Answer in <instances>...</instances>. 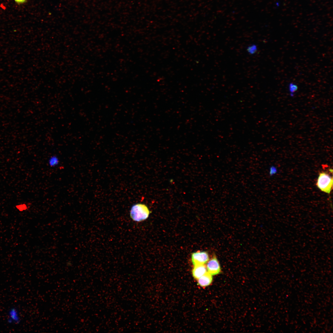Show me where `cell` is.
<instances>
[{"label":"cell","mask_w":333,"mask_h":333,"mask_svg":"<svg viewBox=\"0 0 333 333\" xmlns=\"http://www.w3.org/2000/svg\"><path fill=\"white\" fill-rule=\"evenodd\" d=\"M16 208L19 211L22 212L27 210L28 207L25 204H19L15 206Z\"/></svg>","instance_id":"cell-9"},{"label":"cell","mask_w":333,"mask_h":333,"mask_svg":"<svg viewBox=\"0 0 333 333\" xmlns=\"http://www.w3.org/2000/svg\"><path fill=\"white\" fill-rule=\"evenodd\" d=\"M192 262L193 265L204 264L208 261L209 257L208 253L206 251H197L193 253L191 255Z\"/></svg>","instance_id":"cell-3"},{"label":"cell","mask_w":333,"mask_h":333,"mask_svg":"<svg viewBox=\"0 0 333 333\" xmlns=\"http://www.w3.org/2000/svg\"><path fill=\"white\" fill-rule=\"evenodd\" d=\"M288 88L290 96L293 97L294 93L298 90V87L296 84L291 83L289 84Z\"/></svg>","instance_id":"cell-8"},{"label":"cell","mask_w":333,"mask_h":333,"mask_svg":"<svg viewBox=\"0 0 333 333\" xmlns=\"http://www.w3.org/2000/svg\"><path fill=\"white\" fill-rule=\"evenodd\" d=\"M316 185L322 191L330 194L333 188V178L328 173L322 172L319 174Z\"/></svg>","instance_id":"cell-2"},{"label":"cell","mask_w":333,"mask_h":333,"mask_svg":"<svg viewBox=\"0 0 333 333\" xmlns=\"http://www.w3.org/2000/svg\"><path fill=\"white\" fill-rule=\"evenodd\" d=\"M207 272L206 266L205 264L194 265L192 271L193 277L197 279Z\"/></svg>","instance_id":"cell-6"},{"label":"cell","mask_w":333,"mask_h":333,"mask_svg":"<svg viewBox=\"0 0 333 333\" xmlns=\"http://www.w3.org/2000/svg\"><path fill=\"white\" fill-rule=\"evenodd\" d=\"M7 322L10 324H18L21 321V317L17 309L14 307L10 308L8 312Z\"/></svg>","instance_id":"cell-5"},{"label":"cell","mask_w":333,"mask_h":333,"mask_svg":"<svg viewBox=\"0 0 333 333\" xmlns=\"http://www.w3.org/2000/svg\"><path fill=\"white\" fill-rule=\"evenodd\" d=\"M53 158H52L51 160V163L52 165L54 164H55L56 163L55 162H56L57 160L55 158V157H53Z\"/></svg>","instance_id":"cell-11"},{"label":"cell","mask_w":333,"mask_h":333,"mask_svg":"<svg viewBox=\"0 0 333 333\" xmlns=\"http://www.w3.org/2000/svg\"><path fill=\"white\" fill-rule=\"evenodd\" d=\"M212 276L207 272L197 279L198 284L202 287H206L209 286L212 281Z\"/></svg>","instance_id":"cell-7"},{"label":"cell","mask_w":333,"mask_h":333,"mask_svg":"<svg viewBox=\"0 0 333 333\" xmlns=\"http://www.w3.org/2000/svg\"><path fill=\"white\" fill-rule=\"evenodd\" d=\"M26 0H14V1L17 3H22L25 2Z\"/></svg>","instance_id":"cell-12"},{"label":"cell","mask_w":333,"mask_h":333,"mask_svg":"<svg viewBox=\"0 0 333 333\" xmlns=\"http://www.w3.org/2000/svg\"><path fill=\"white\" fill-rule=\"evenodd\" d=\"M150 213V212L146 205L138 203L132 207L130 212V216L134 221L140 222L146 219Z\"/></svg>","instance_id":"cell-1"},{"label":"cell","mask_w":333,"mask_h":333,"mask_svg":"<svg viewBox=\"0 0 333 333\" xmlns=\"http://www.w3.org/2000/svg\"><path fill=\"white\" fill-rule=\"evenodd\" d=\"M206 265L207 272L212 275L219 274L221 272V268L219 262L215 256L207 261Z\"/></svg>","instance_id":"cell-4"},{"label":"cell","mask_w":333,"mask_h":333,"mask_svg":"<svg viewBox=\"0 0 333 333\" xmlns=\"http://www.w3.org/2000/svg\"><path fill=\"white\" fill-rule=\"evenodd\" d=\"M276 172V169L275 167L273 166H272L270 168L269 174L271 175L274 174Z\"/></svg>","instance_id":"cell-10"}]
</instances>
